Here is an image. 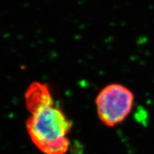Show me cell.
<instances>
[{
  "label": "cell",
  "instance_id": "cell-1",
  "mask_svg": "<svg viewBox=\"0 0 154 154\" xmlns=\"http://www.w3.org/2000/svg\"><path fill=\"white\" fill-rule=\"evenodd\" d=\"M25 103L31 113L26 126L34 145L44 154L66 153L72 124L54 106L49 86L38 82L32 83L25 94Z\"/></svg>",
  "mask_w": 154,
  "mask_h": 154
},
{
  "label": "cell",
  "instance_id": "cell-2",
  "mask_svg": "<svg viewBox=\"0 0 154 154\" xmlns=\"http://www.w3.org/2000/svg\"><path fill=\"white\" fill-rule=\"evenodd\" d=\"M134 103L133 92L120 84L105 86L96 99L98 116L101 122L108 126L123 122L131 112Z\"/></svg>",
  "mask_w": 154,
  "mask_h": 154
}]
</instances>
